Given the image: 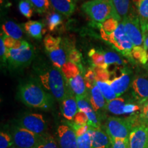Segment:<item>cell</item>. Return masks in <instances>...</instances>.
I'll return each instance as SVG.
<instances>
[{"mask_svg": "<svg viewBox=\"0 0 148 148\" xmlns=\"http://www.w3.org/2000/svg\"><path fill=\"white\" fill-rule=\"evenodd\" d=\"M18 97L24 104L34 108L48 109L52 103L51 96L36 81H27L20 85Z\"/></svg>", "mask_w": 148, "mask_h": 148, "instance_id": "cell-1", "label": "cell"}, {"mask_svg": "<svg viewBox=\"0 0 148 148\" xmlns=\"http://www.w3.org/2000/svg\"><path fill=\"white\" fill-rule=\"evenodd\" d=\"M40 82L46 89L50 91L56 100L60 101L65 97L70 87L60 69L51 67L39 75Z\"/></svg>", "mask_w": 148, "mask_h": 148, "instance_id": "cell-2", "label": "cell"}, {"mask_svg": "<svg viewBox=\"0 0 148 148\" xmlns=\"http://www.w3.org/2000/svg\"><path fill=\"white\" fill-rule=\"evenodd\" d=\"M139 115L134 114L127 118L110 116L106 119L105 128L109 137L112 140L128 139L133 127L140 124Z\"/></svg>", "mask_w": 148, "mask_h": 148, "instance_id": "cell-3", "label": "cell"}, {"mask_svg": "<svg viewBox=\"0 0 148 148\" xmlns=\"http://www.w3.org/2000/svg\"><path fill=\"white\" fill-rule=\"evenodd\" d=\"M82 10L92 21L103 23L110 18L120 21V18L112 4V0H90L82 5Z\"/></svg>", "mask_w": 148, "mask_h": 148, "instance_id": "cell-4", "label": "cell"}, {"mask_svg": "<svg viewBox=\"0 0 148 148\" xmlns=\"http://www.w3.org/2000/svg\"><path fill=\"white\" fill-rule=\"evenodd\" d=\"M100 32L101 38L110 42L116 50L127 58H133L132 50L134 46L125 34L124 26L122 22L119 23L116 30L111 34H107L101 29H100Z\"/></svg>", "mask_w": 148, "mask_h": 148, "instance_id": "cell-5", "label": "cell"}, {"mask_svg": "<svg viewBox=\"0 0 148 148\" xmlns=\"http://www.w3.org/2000/svg\"><path fill=\"white\" fill-rule=\"evenodd\" d=\"M34 58V48L25 40L22 41L21 46L18 49H7V60L14 69L29 65Z\"/></svg>", "mask_w": 148, "mask_h": 148, "instance_id": "cell-6", "label": "cell"}, {"mask_svg": "<svg viewBox=\"0 0 148 148\" xmlns=\"http://www.w3.org/2000/svg\"><path fill=\"white\" fill-rule=\"evenodd\" d=\"M121 22L124 26L125 34L134 47L142 46L143 44V35L137 14L130 13Z\"/></svg>", "mask_w": 148, "mask_h": 148, "instance_id": "cell-7", "label": "cell"}, {"mask_svg": "<svg viewBox=\"0 0 148 148\" xmlns=\"http://www.w3.org/2000/svg\"><path fill=\"white\" fill-rule=\"evenodd\" d=\"M11 135L18 148H36L41 137L19 125L14 127Z\"/></svg>", "mask_w": 148, "mask_h": 148, "instance_id": "cell-8", "label": "cell"}, {"mask_svg": "<svg viewBox=\"0 0 148 148\" xmlns=\"http://www.w3.org/2000/svg\"><path fill=\"white\" fill-rule=\"evenodd\" d=\"M19 126L42 136L47 134V124L43 116L38 113H29L23 115L19 120Z\"/></svg>", "mask_w": 148, "mask_h": 148, "instance_id": "cell-9", "label": "cell"}, {"mask_svg": "<svg viewBox=\"0 0 148 148\" xmlns=\"http://www.w3.org/2000/svg\"><path fill=\"white\" fill-rule=\"evenodd\" d=\"M56 134L60 148H77V136L73 127L60 125L57 127Z\"/></svg>", "mask_w": 148, "mask_h": 148, "instance_id": "cell-10", "label": "cell"}, {"mask_svg": "<svg viewBox=\"0 0 148 148\" xmlns=\"http://www.w3.org/2000/svg\"><path fill=\"white\" fill-rule=\"evenodd\" d=\"M129 148H148V127L140 123L133 127L128 138Z\"/></svg>", "mask_w": 148, "mask_h": 148, "instance_id": "cell-11", "label": "cell"}, {"mask_svg": "<svg viewBox=\"0 0 148 148\" xmlns=\"http://www.w3.org/2000/svg\"><path fill=\"white\" fill-rule=\"evenodd\" d=\"M132 93L140 105L148 100V78L144 76H136L132 82Z\"/></svg>", "mask_w": 148, "mask_h": 148, "instance_id": "cell-12", "label": "cell"}, {"mask_svg": "<svg viewBox=\"0 0 148 148\" xmlns=\"http://www.w3.org/2000/svg\"><path fill=\"white\" fill-rule=\"evenodd\" d=\"M61 112L62 116L68 121L73 120L78 112L76 97L70 88L65 97L60 101Z\"/></svg>", "mask_w": 148, "mask_h": 148, "instance_id": "cell-13", "label": "cell"}, {"mask_svg": "<svg viewBox=\"0 0 148 148\" xmlns=\"http://www.w3.org/2000/svg\"><path fill=\"white\" fill-rule=\"evenodd\" d=\"M130 81L131 78L130 73L123 69L119 76L114 77L113 79L108 80V82L116 96L119 97L128 89Z\"/></svg>", "mask_w": 148, "mask_h": 148, "instance_id": "cell-14", "label": "cell"}, {"mask_svg": "<svg viewBox=\"0 0 148 148\" xmlns=\"http://www.w3.org/2000/svg\"><path fill=\"white\" fill-rule=\"evenodd\" d=\"M92 137V148H110L111 139L106 131L101 127L92 128L89 127Z\"/></svg>", "mask_w": 148, "mask_h": 148, "instance_id": "cell-15", "label": "cell"}, {"mask_svg": "<svg viewBox=\"0 0 148 148\" xmlns=\"http://www.w3.org/2000/svg\"><path fill=\"white\" fill-rule=\"evenodd\" d=\"M88 94L90 104L94 110L97 112L99 110H106L107 101L96 84L89 88Z\"/></svg>", "mask_w": 148, "mask_h": 148, "instance_id": "cell-16", "label": "cell"}, {"mask_svg": "<svg viewBox=\"0 0 148 148\" xmlns=\"http://www.w3.org/2000/svg\"><path fill=\"white\" fill-rule=\"evenodd\" d=\"M140 20L142 32H148V0H132Z\"/></svg>", "mask_w": 148, "mask_h": 148, "instance_id": "cell-17", "label": "cell"}, {"mask_svg": "<svg viewBox=\"0 0 148 148\" xmlns=\"http://www.w3.org/2000/svg\"><path fill=\"white\" fill-rule=\"evenodd\" d=\"M68 84L72 92L75 96H86L88 92L86 90V86L84 78L80 73L73 77L66 79Z\"/></svg>", "mask_w": 148, "mask_h": 148, "instance_id": "cell-18", "label": "cell"}, {"mask_svg": "<svg viewBox=\"0 0 148 148\" xmlns=\"http://www.w3.org/2000/svg\"><path fill=\"white\" fill-rule=\"evenodd\" d=\"M49 3L58 13L66 16H71L75 10V4L72 0H49Z\"/></svg>", "mask_w": 148, "mask_h": 148, "instance_id": "cell-19", "label": "cell"}, {"mask_svg": "<svg viewBox=\"0 0 148 148\" xmlns=\"http://www.w3.org/2000/svg\"><path fill=\"white\" fill-rule=\"evenodd\" d=\"M49 58L53 64V66L61 69L62 66L67 62V56L64 50L63 45L61 44L60 47L53 50L47 52Z\"/></svg>", "mask_w": 148, "mask_h": 148, "instance_id": "cell-20", "label": "cell"}, {"mask_svg": "<svg viewBox=\"0 0 148 148\" xmlns=\"http://www.w3.org/2000/svg\"><path fill=\"white\" fill-rule=\"evenodd\" d=\"M1 28L6 36L13 38L14 39L20 40L23 36V31L21 27L12 21L5 22L1 26Z\"/></svg>", "mask_w": 148, "mask_h": 148, "instance_id": "cell-21", "label": "cell"}, {"mask_svg": "<svg viewBox=\"0 0 148 148\" xmlns=\"http://www.w3.org/2000/svg\"><path fill=\"white\" fill-rule=\"evenodd\" d=\"M25 30L27 34L36 39L42 38L43 25L39 21H29L25 23Z\"/></svg>", "mask_w": 148, "mask_h": 148, "instance_id": "cell-22", "label": "cell"}, {"mask_svg": "<svg viewBox=\"0 0 148 148\" xmlns=\"http://www.w3.org/2000/svg\"><path fill=\"white\" fill-rule=\"evenodd\" d=\"M112 4L120 20L122 21L130 14V0H112Z\"/></svg>", "mask_w": 148, "mask_h": 148, "instance_id": "cell-23", "label": "cell"}, {"mask_svg": "<svg viewBox=\"0 0 148 148\" xmlns=\"http://www.w3.org/2000/svg\"><path fill=\"white\" fill-rule=\"evenodd\" d=\"M126 103L127 101L123 98L118 97L107 102L106 110L116 115L124 114V108Z\"/></svg>", "mask_w": 148, "mask_h": 148, "instance_id": "cell-24", "label": "cell"}, {"mask_svg": "<svg viewBox=\"0 0 148 148\" xmlns=\"http://www.w3.org/2000/svg\"><path fill=\"white\" fill-rule=\"evenodd\" d=\"M95 84L99 87V90H101V93H102L107 102L111 100H113L115 98L118 97L113 89H112V88L111 87L108 81H107V82L96 81Z\"/></svg>", "mask_w": 148, "mask_h": 148, "instance_id": "cell-25", "label": "cell"}, {"mask_svg": "<svg viewBox=\"0 0 148 148\" xmlns=\"http://www.w3.org/2000/svg\"><path fill=\"white\" fill-rule=\"evenodd\" d=\"M88 56L91 58L92 62L94 66L103 68V69H108V66L105 63L104 53L92 49L88 52Z\"/></svg>", "mask_w": 148, "mask_h": 148, "instance_id": "cell-26", "label": "cell"}, {"mask_svg": "<svg viewBox=\"0 0 148 148\" xmlns=\"http://www.w3.org/2000/svg\"><path fill=\"white\" fill-rule=\"evenodd\" d=\"M105 63L107 66L111 64H116V65H124L127 62L123 60L119 54L113 51H106L104 53Z\"/></svg>", "mask_w": 148, "mask_h": 148, "instance_id": "cell-27", "label": "cell"}, {"mask_svg": "<svg viewBox=\"0 0 148 148\" xmlns=\"http://www.w3.org/2000/svg\"><path fill=\"white\" fill-rule=\"evenodd\" d=\"M61 71L65 77L66 79L73 77L80 73L79 68L76 64L72 63L71 62H67L61 68Z\"/></svg>", "mask_w": 148, "mask_h": 148, "instance_id": "cell-28", "label": "cell"}, {"mask_svg": "<svg viewBox=\"0 0 148 148\" xmlns=\"http://www.w3.org/2000/svg\"><path fill=\"white\" fill-rule=\"evenodd\" d=\"M132 55L133 58L138 60L141 64H145L148 60L147 52L144 47L142 46H136L134 47L132 50Z\"/></svg>", "mask_w": 148, "mask_h": 148, "instance_id": "cell-29", "label": "cell"}, {"mask_svg": "<svg viewBox=\"0 0 148 148\" xmlns=\"http://www.w3.org/2000/svg\"><path fill=\"white\" fill-rule=\"evenodd\" d=\"M48 28L50 31H54L62 23V17L58 12H50L47 16Z\"/></svg>", "mask_w": 148, "mask_h": 148, "instance_id": "cell-30", "label": "cell"}, {"mask_svg": "<svg viewBox=\"0 0 148 148\" xmlns=\"http://www.w3.org/2000/svg\"><path fill=\"white\" fill-rule=\"evenodd\" d=\"M61 43H62V40H61L60 37L55 38V37H53L51 35L48 34L44 38V45H45L47 52H49V51L60 47Z\"/></svg>", "mask_w": 148, "mask_h": 148, "instance_id": "cell-31", "label": "cell"}, {"mask_svg": "<svg viewBox=\"0 0 148 148\" xmlns=\"http://www.w3.org/2000/svg\"><path fill=\"white\" fill-rule=\"evenodd\" d=\"M36 148H60L55 138L46 134L40 137V142Z\"/></svg>", "mask_w": 148, "mask_h": 148, "instance_id": "cell-32", "label": "cell"}, {"mask_svg": "<svg viewBox=\"0 0 148 148\" xmlns=\"http://www.w3.org/2000/svg\"><path fill=\"white\" fill-rule=\"evenodd\" d=\"M88 118L87 125L92 128H99L100 127V121H99L98 115L96 113V111L92 108H90L86 111H84Z\"/></svg>", "mask_w": 148, "mask_h": 148, "instance_id": "cell-33", "label": "cell"}, {"mask_svg": "<svg viewBox=\"0 0 148 148\" xmlns=\"http://www.w3.org/2000/svg\"><path fill=\"white\" fill-rule=\"evenodd\" d=\"M77 148H92V137L89 129L87 132L77 135Z\"/></svg>", "mask_w": 148, "mask_h": 148, "instance_id": "cell-34", "label": "cell"}, {"mask_svg": "<svg viewBox=\"0 0 148 148\" xmlns=\"http://www.w3.org/2000/svg\"><path fill=\"white\" fill-rule=\"evenodd\" d=\"M33 6L28 0H21L18 3V10L22 15L30 18L33 14Z\"/></svg>", "mask_w": 148, "mask_h": 148, "instance_id": "cell-35", "label": "cell"}, {"mask_svg": "<svg viewBox=\"0 0 148 148\" xmlns=\"http://www.w3.org/2000/svg\"><path fill=\"white\" fill-rule=\"evenodd\" d=\"M119 21L114 18H110L101 24V29L107 34L114 32L119 26Z\"/></svg>", "mask_w": 148, "mask_h": 148, "instance_id": "cell-36", "label": "cell"}, {"mask_svg": "<svg viewBox=\"0 0 148 148\" xmlns=\"http://www.w3.org/2000/svg\"><path fill=\"white\" fill-rule=\"evenodd\" d=\"M35 10L39 13L45 12L49 8V0H28Z\"/></svg>", "mask_w": 148, "mask_h": 148, "instance_id": "cell-37", "label": "cell"}, {"mask_svg": "<svg viewBox=\"0 0 148 148\" xmlns=\"http://www.w3.org/2000/svg\"><path fill=\"white\" fill-rule=\"evenodd\" d=\"M92 69L95 71L96 81L107 82V81L110 80V73L108 71V69H103V68L95 66H94Z\"/></svg>", "mask_w": 148, "mask_h": 148, "instance_id": "cell-38", "label": "cell"}, {"mask_svg": "<svg viewBox=\"0 0 148 148\" xmlns=\"http://www.w3.org/2000/svg\"><path fill=\"white\" fill-rule=\"evenodd\" d=\"M14 141L12 135L5 132L0 133V148H12Z\"/></svg>", "mask_w": 148, "mask_h": 148, "instance_id": "cell-39", "label": "cell"}, {"mask_svg": "<svg viewBox=\"0 0 148 148\" xmlns=\"http://www.w3.org/2000/svg\"><path fill=\"white\" fill-rule=\"evenodd\" d=\"M75 97H76L78 111L84 112L88 109L92 108L88 98V94L86 96H75Z\"/></svg>", "mask_w": 148, "mask_h": 148, "instance_id": "cell-40", "label": "cell"}, {"mask_svg": "<svg viewBox=\"0 0 148 148\" xmlns=\"http://www.w3.org/2000/svg\"><path fill=\"white\" fill-rule=\"evenodd\" d=\"M3 38L7 49H18L21 46L22 41H23V40L14 39V38H11L6 35L3 36Z\"/></svg>", "mask_w": 148, "mask_h": 148, "instance_id": "cell-41", "label": "cell"}, {"mask_svg": "<svg viewBox=\"0 0 148 148\" xmlns=\"http://www.w3.org/2000/svg\"><path fill=\"white\" fill-rule=\"evenodd\" d=\"M139 118L141 123L148 127V100L141 105Z\"/></svg>", "mask_w": 148, "mask_h": 148, "instance_id": "cell-42", "label": "cell"}, {"mask_svg": "<svg viewBox=\"0 0 148 148\" xmlns=\"http://www.w3.org/2000/svg\"><path fill=\"white\" fill-rule=\"evenodd\" d=\"M68 58H69V62L76 64L77 66L80 65L82 56H81L80 53L75 49H72L69 51V55H68Z\"/></svg>", "mask_w": 148, "mask_h": 148, "instance_id": "cell-43", "label": "cell"}, {"mask_svg": "<svg viewBox=\"0 0 148 148\" xmlns=\"http://www.w3.org/2000/svg\"><path fill=\"white\" fill-rule=\"evenodd\" d=\"M74 123L79 125H87L88 123V118L86 114L84 112L82 111H78L76 115L75 116L73 119Z\"/></svg>", "mask_w": 148, "mask_h": 148, "instance_id": "cell-44", "label": "cell"}, {"mask_svg": "<svg viewBox=\"0 0 148 148\" xmlns=\"http://www.w3.org/2000/svg\"><path fill=\"white\" fill-rule=\"evenodd\" d=\"M139 110H140V108L138 105L133 102H130V101L127 102V101L124 108V114L134 115V114H136V112Z\"/></svg>", "mask_w": 148, "mask_h": 148, "instance_id": "cell-45", "label": "cell"}, {"mask_svg": "<svg viewBox=\"0 0 148 148\" xmlns=\"http://www.w3.org/2000/svg\"><path fill=\"white\" fill-rule=\"evenodd\" d=\"M110 148H129L128 139L112 140Z\"/></svg>", "mask_w": 148, "mask_h": 148, "instance_id": "cell-46", "label": "cell"}, {"mask_svg": "<svg viewBox=\"0 0 148 148\" xmlns=\"http://www.w3.org/2000/svg\"><path fill=\"white\" fill-rule=\"evenodd\" d=\"M0 55H1V60L3 61V62H5V61L7 60L6 58V51H7V48L5 47L4 41H3V38L2 36H1V39H0Z\"/></svg>", "mask_w": 148, "mask_h": 148, "instance_id": "cell-47", "label": "cell"}, {"mask_svg": "<svg viewBox=\"0 0 148 148\" xmlns=\"http://www.w3.org/2000/svg\"><path fill=\"white\" fill-rule=\"evenodd\" d=\"M143 47L146 51H148V32L143 34Z\"/></svg>", "mask_w": 148, "mask_h": 148, "instance_id": "cell-48", "label": "cell"}, {"mask_svg": "<svg viewBox=\"0 0 148 148\" xmlns=\"http://www.w3.org/2000/svg\"><path fill=\"white\" fill-rule=\"evenodd\" d=\"M72 1H77V0H72Z\"/></svg>", "mask_w": 148, "mask_h": 148, "instance_id": "cell-49", "label": "cell"}, {"mask_svg": "<svg viewBox=\"0 0 148 148\" xmlns=\"http://www.w3.org/2000/svg\"><path fill=\"white\" fill-rule=\"evenodd\" d=\"M12 148H18V147H12Z\"/></svg>", "mask_w": 148, "mask_h": 148, "instance_id": "cell-50", "label": "cell"}, {"mask_svg": "<svg viewBox=\"0 0 148 148\" xmlns=\"http://www.w3.org/2000/svg\"><path fill=\"white\" fill-rule=\"evenodd\" d=\"M147 57H148V53H147Z\"/></svg>", "mask_w": 148, "mask_h": 148, "instance_id": "cell-51", "label": "cell"}]
</instances>
